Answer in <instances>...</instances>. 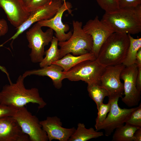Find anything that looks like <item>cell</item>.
<instances>
[{
	"label": "cell",
	"instance_id": "2e32d148",
	"mask_svg": "<svg viewBox=\"0 0 141 141\" xmlns=\"http://www.w3.org/2000/svg\"><path fill=\"white\" fill-rule=\"evenodd\" d=\"M28 136L24 133L12 116L0 119V141H29Z\"/></svg>",
	"mask_w": 141,
	"mask_h": 141
},
{
	"label": "cell",
	"instance_id": "6da1fadb",
	"mask_svg": "<svg viewBox=\"0 0 141 141\" xmlns=\"http://www.w3.org/2000/svg\"><path fill=\"white\" fill-rule=\"evenodd\" d=\"M25 78L23 75H20L16 83L11 82L3 86L0 92V104L16 109L24 107L29 103L37 104L38 109L46 105L38 89L26 88L24 83Z\"/></svg>",
	"mask_w": 141,
	"mask_h": 141
},
{
	"label": "cell",
	"instance_id": "52a82bcc",
	"mask_svg": "<svg viewBox=\"0 0 141 141\" xmlns=\"http://www.w3.org/2000/svg\"><path fill=\"white\" fill-rule=\"evenodd\" d=\"M17 121L22 131L29 136L31 141H47L46 132L42 128L40 121L24 106L17 109L12 116Z\"/></svg>",
	"mask_w": 141,
	"mask_h": 141
},
{
	"label": "cell",
	"instance_id": "83f0119b",
	"mask_svg": "<svg viewBox=\"0 0 141 141\" xmlns=\"http://www.w3.org/2000/svg\"><path fill=\"white\" fill-rule=\"evenodd\" d=\"M119 8L137 7L141 5V0H118Z\"/></svg>",
	"mask_w": 141,
	"mask_h": 141
},
{
	"label": "cell",
	"instance_id": "8992f818",
	"mask_svg": "<svg viewBox=\"0 0 141 141\" xmlns=\"http://www.w3.org/2000/svg\"><path fill=\"white\" fill-rule=\"evenodd\" d=\"M105 67L96 59L87 60L79 63L64 73L65 79L71 81L81 80L87 84H99L100 77Z\"/></svg>",
	"mask_w": 141,
	"mask_h": 141
},
{
	"label": "cell",
	"instance_id": "cb8c5ba5",
	"mask_svg": "<svg viewBox=\"0 0 141 141\" xmlns=\"http://www.w3.org/2000/svg\"><path fill=\"white\" fill-rule=\"evenodd\" d=\"M111 105V100L109 99L107 104L102 103L100 106L98 110L97 116L95 120V127L96 129L102 124L106 118L110 109Z\"/></svg>",
	"mask_w": 141,
	"mask_h": 141
},
{
	"label": "cell",
	"instance_id": "e575fe53",
	"mask_svg": "<svg viewBox=\"0 0 141 141\" xmlns=\"http://www.w3.org/2000/svg\"><path fill=\"white\" fill-rule=\"evenodd\" d=\"M0 69L3 72H4L5 70V68L3 67L2 66L0 65Z\"/></svg>",
	"mask_w": 141,
	"mask_h": 141
},
{
	"label": "cell",
	"instance_id": "9a60e30c",
	"mask_svg": "<svg viewBox=\"0 0 141 141\" xmlns=\"http://www.w3.org/2000/svg\"><path fill=\"white\" fill-rule=\"evenodd\" d=\"M40 122L49 141L53 140L68 141L76 129L74 127H63L61 119L56 116L47 117L46 119Z\"/></svg>",
	"mask_w": 141,
	"mask_h": 141
},
{
	"label": "cell",
	"instance_id": "4dcf8cb0",
	"mask_svg": "<svg viewBox=\"0 0 141 141\" xmlns=\"http://www.w3.org/2000/svg\"><path fill=\"white\" fill-rule=\"evenodd\" d=\"M133 141H141V128H138L134 133L133 135Z\"/></svg>",
	"mask_w": 141,
	"mask_h": 141
},
{
	"label": "cell",
	"instance_id": "7402d4cb",
	"mask_svg": "<svg viewBox=\"0 0 141 141\" xmlns=\"http://www.w3.org/2000/svg\"><path fill=\"white\" fill-rule=\"evenodd\" d=\"M128 35L130 39L129 45L126 56L122 64L125 66L136 64L137 53L141 48V38H134L131 34Z\"/></svg>",
	"mask_w": 141,
	"mask_h": 141
},
{
	"label": "cell",
	"instance_id": "d6986e66",
	"mask_svg": "<svg viewBox=\"0 0 141 141\" xmlns=\"http://www.w3.org/2000/svg\"><path fill=\"white\" fill-rule=\"evenodd\" d=\"M103 135V132L97 131L92 127L87 128L84 123H79L68 141H86Z\"/></svg>",
	"mask_w": 141,
	"mask_h": 141
},
{
	"label": "cell",
	"instance_id": "44dd1931",
	"mask_svg": "<svg viewBox=\"0 0 141 141\" xmlns=\"http://www.w3.org/2000/svg\"><path fill=\"white\" fill-rule=\"evenodd\" d=\"M87 89L89 96L95 102L98 110L104 98L108 97V93L105 88L96 83L87 84Z\"/></svg>",
	"mask_w": 141,
	"mask_h": 141
},
{
	"label": "cell",
	"instance_id": "1f68e13d",
	"mask_svg": "<svg viewBox=\"0 0 141 141\" xmlns=\"http://www.w3.org/2000/svg\"><path fill=\"white\" fill-rule=\"evenodd\" d=\"M136 64L138 67H141V48L139 49L137 53Z\"/></svg>",
	"mask_w": 141,
	"mask_h": 141
},
{
	"label": "cell",
	"instance_id": "836d02e7",
	"mask_svg": "<svg viewBox=\"0 0 141 141\" xmlns=\"http://www.w3.org/2000/svg\"><path fill=\"white\" fill-rule=\"evenodd\" d=\"M25 3L27 5H28V3L30 2L31 0H23Z\"/></svg>",
	"mask_w": 141,
	"mask_h": 141
},
{
	"label": "cell",
	"instance_id": "5bb4252c",
	"mask_svg": "<svg viewBox=\"0 0 141 141\" xmlns=\"http://www.w3.org/2000/svg\"><path fill=\"white\" fill-rule=\"evenodd\" d=\"M0 7L8 20L17 29L28 19L30 12L23 0H0Z\"/></svg>",
	"mask_w": 141,
	"mask_h": 141
},
{
	"label": "cell",
	"instance_id": "d6a6232c",
	"mask_svg": "<svg viewBox=\"0 0 141 141\" xmlns=\"http://www.w3.org/2000/svg\"><path fill=\"white\" fill-rule=\"evenodd\" d=\"M3 22L0 21V36L3 35L5 33V32L6 28V25L5 22Z\"/></svg>",
	"mask_w": 141,
	"mask_h": 141
},
{
	"label": "cell",
	"instance_id": "e0dca14e",
	"mask_svg": "<svg viewBox=\"0 0 141 141\" xmlns=\"http://www.w3.org/2000/svg\"><path fill=\"white\" fill-rule=\"evenodd\" d=\"M22 75L25 78L31 75L49 77L52 80L54 87L57 89L62 87V81L65 79L62 68L59 65L54 64L38 69L26 71Z\"/></svg>",
	"mask_w": 141,
	"mask_h": 141
},
{
	"label": "cell",
	"instance_id": "ffe728a7",
	"mask_svg": "<svg viewBox=\"0 0 141 141\" xmlns=\"http://www.w3.org/2000/svg\"><path fill=\"white\" fill-rule=\"evenodd\" d=\"M58 43L57 38L54 37L49 48L45 51V57L39 63L40 68L49 66L60 59V50L58 48Z\"/></svg>",
	"mask_w": 141,
	"mask_h": 141
},
{
	"label": "cell",
	"instance_id": "ba28073f",
	"mask_svg": "<svg viewBox=\"0 0 141 141\" xmlns=\"http://www.w3.org/2000/svg\"><path fill=\"white\" fill-rule=\"evenodd\" d=\"M125 67L122 64L106 67L101 76L99 84L108 91L109 99L122 97L124 84L121 81L120 76Z\"/></svg>",
	"mask_w": 141,
	"mask_h": 141
},
{
	"label": "cell",
	"instance_id": "277c9868",
	"mask_svg": "<svg viewBox=\"0 0 141 141\" xmlns=\"http://www.w3.org/2000/svg\"><path fill=\"white\" fill-rule=\"evenodd\" d=\"M81 21L73 20L72 34L68 40L58 42L60 58L68 53L78 56L92 52L93 41L91 36L83 30Z\"/></svg>",
	"mask_w": 141,
	"mask_h": 141
},
{
	"label": "cell",
	"instance_id": "603a6c76",
	"mask_svg": "<svg viewBox=\"0 0 141 141\" xmlns=\"http://www.w3.org/2000/svg\"><path fill=\"white\" fill-rule=\"evenodd\" d=\"M139 128L126 124L115 129L111 141H133L134 134Z\"/></svg>",
	"mask_w": 141,
	"mask_h": 141
},
{
	"label": "cell",
	"instance_id": "d590c367",
	"mask_svg": "<svg viewBox=\"0 0 141 141\" xmlns=\"http://www.w3.org/2000/svg\"><path fill=\"white\" fill-rule=\"evenodd\" d=\"M62 2L63 3L65 2L66 1V0H61Z\"/></svg>",
	"mask_w": 141,
	"mask_h": 141
},
{
	"label": "cell",
	"instance_id": "5b68a950",
	"mask_svg": "<svg viewBox=\"0 0 141 141\" xmlns=\"http://www.w3.org/2000/svg\"><path fill=\"white\" fill-rule=\"evenodd\" d=\"M37 22L26 33L29 43L28 47L31 50L30 56L33 63H40L45 55V47L49 45L54 37L53 30L50 28L43 32Z\"/></svg>",
	"mask_w": 141,
	"mask_h": 141
},
{
	"label": "cell",
	"instance_id": "7c38bea8",
	"mask_svg": "<svg viewBox=\"0 0 141 141\" xmlns=\"http://www.w3.org/2000/svg\"><path fill=\"white\" fill-rule=\"evenodd\" d=\"M72 7L71 3L66 1L63 3L61 6L53 17L49 19L40 20L37 22L42 27H48L54 31L55 37L58 42L65 41L69 38L72 32L71 31L67 32L69 30V26L68 24H64L63 23L62 17L66 11H68L70 13Z\"/></svg>",
	"mask_w": 141,
	"mask_h": 141
},
{
	"label": "cell",
	"instance_id": "ac0fdd59",
	"mask_svg": "<svg viewBox=\"0 0 141 141\" xmlns=\"http://www.w3.org/2000/svg\"><path fill=\"white\" fill-rule=\"evenodd\" d=\"M96 59V57L92 52L78 56H74L71 53H68L52 64L60 66L63 69V72H66L82 61L94 60Z\"/></svg>",
	"mask_w": 141,
	"mask_h": 141
},
{
	"label": "cell",
	"instance_id": "7a4b0ae2",
	"mask_svg": "<svg viewBox=\"0 0 141 141\" xmlns=\"http://www.w3.org/2000/svg\"><path fill=\"white\" fill-rule=\"evenodd\" d=\"M102 20L114 32L134 34L141 31V5L105 12Z\"/></svg>",
	"mask_w": 141,
	"mask_h": 141
},
{
	"label": "cell",
	"instance_id": "d4e9b609",
	"mask_svg": "<svg viewBox=\"0 0 141 141\" xmlns=\"http://www.w3.org/2000/svg\"><path fill=\"white\" fill-rule=\"evenodd\" d=\"M125 123L138 128H141V103L132 113Z\"/></svg>",
	"mask_w": 141,
	"mask_h": 141
},
{
	"label": "cell",
	"instance_id": "f1b7e54d",
	"mask_svg": "<svg viewBox=\"0 0 141 141\" xmlns=\"http://www.w3.org/2000/svg\"><path fill=\"white\" fill-rule=\"evenodd\" d=\"M17 109L0 104V119L7 116H13Z\"/></svg>",
	"mask_w": 141,
	"mask_h": 141
},
{
	"label": "cell",
	"instance_id": "30bf717a",
	"mask_svg": "<svg viewBox=\"0 0 141 141\" xmlns=\"http://www.w3.org/2000/svg\"><path fill=\"white\" fill-rule=\"evenodd\" d=\"M119 99L110 100L111 107L107 116L102 124L96 129L98 131L104 130L106 136H109L115 129L124 125L132 113L137 108H121L118 104Z\"/></svg>",
	"mask_w": 141,
	"mask_h": 141
},
{
	"label": "cell",
	"instance_id": "484cf974",
	"mask_svg": "<svg viewBox=\"0 0 141 141\" xmlns=\"http://www.w3.org/2000/svg\"><path fill=\"white\" fill-rule=\"evenodd\" d=\"M100 7L105 12H110L119 8L118 0H96Z\"/></svg>",
	"mask_w": 141,
	"mask_h": 141
},
{
	"label": "cell",
	"instance_id": "3957f363",
	"mask_svg": "<svg viewBox=\"0 0 141 141\" xmlns=\"http://www.w3.org/2000/svg\"><path fill=\"white\" fill-rule=\"evenodd\" d=\"M129 44L128 34L114 32L102 45L96 60L105 67L122 64Z\"/></svg>",
	"mask_w": 141,
	"mask_h": 141
},
{
	"label": "cell",
	"instance_id": "8fae6325",
	"mask_svg": "<svg viewBox=\"0 0 141 141\" xmlns=\"http://www.w3.org/2000/svg\"><path fill=\"white\" fill-rule=\"evenodd\" d=\"M84 31L92 37L93 46L92 52L96 58L102 45L114 31L98 16L89 20L83 26Z\"/></svg>",
	"mask_w": 141,
	"mask_h": 141
},
{
	"label": "cell",
	"instance_id": "4fadbf2b",
	"mask_svg": "<svg viewBox=\"0 0 141 141\" xmlns=\"http://www.w3.org/2000/svg\"><path fill=\"white\" fill-rule=\"evenodd\" d=\"M62 3L61 0H50L44 6L30 12L27 20L17 29L14 35L5 43L11 40L13 41L34 23L53 17Z\"/></svg>",
	"mask_w": 141,
	"mask_h": 141
},
{
	"label": "cell",
	"instance_id": "4316f807",
	"mask_svg": "<svg viewBox=\"0 0 141 141\" xmlns=\"http://www.w3.org/2000/svg\"><path fill=\"white\" fill-rule=\"evenodd\" d=\"M50 0H31L27 6L28 11L31 12L41 8L48 4Z\"/></svg>",
	"mask_w": 141,
	"mask_h": 141
},
{
	"label": "cell",
	"instance_id": "9c48e42d",
	"mask_svg": "<svg viewBox=\"0 0 141 141\" xmlns=\"http://www.w3.org/2000/svg\"><path fill=\"white\" fill-rule=\"evenodd\" d=\"M138 67L136 64L125 66L120 76L124 81V96L122 98V102L129 107L137 105L140 99L141 92L136 87V80Z\"/></svg>",
	"mask_w": 141,
	"mask_h": 141
},
{
	"label": "cell",
	"instance_id": "f546056e",
	"mask_svg": "<svg viewBox=\"0 0 141 141\" xmlns=\"http://www.w3.org/2000/svg\"><path fill=\"white\" fill-rule=\"evenodd\" d=\"M138 73L136 80V87L138 90L141 91V67H138Z\"/></svg>",
	"mask_w": 141,
	"mask_h": 141
}]
</instances>
